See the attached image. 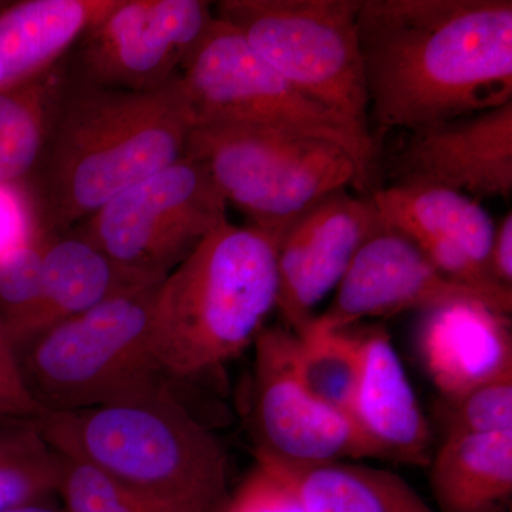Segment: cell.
I'll return each mask as SVG.
<instances>
[{"label":"cell","instance_id":"22","mask_svg":"<svg viewBox=\"0 0 512 512\" xmlns=\"http://www.w3.org/2000/svg\"><path fill=\"white\" fill-rule=\"evenodd\" d=\"M66 84L64 57L32 79L0 87V184L35 174Z\"/></svg>","mask_w":512,"mask_h":512},{"label":"cell","instance_id":"6","mask_svg":"<svg viewBox=\"0 0 512 512\" xmlns=\"http://www.w3.org/2000/svg\"><path fill=\"white\" fill-rule=\"evenodd\" d=\"M177 83L194 127L247 124L329 141L355 160L360 192L375 191L379 153L372 134L296 90L227 20L214 16Z\"/></svg>","mask_w":512,"mask_h":512},{"label":"cell","instance_id":"7","mask_svg":"<svg viewBox=\"0 0 512 512\" xmlns=\"http://www.w3.org/2000/svg\"><path fill=\"white\" fill-rule=\"evenodd\" d=\"M185 157L204 165L249 225L288 229L316 202L353 185L359 168L329 141L247 124L192 127Z\"/></svg>","mask_w":512,"mask_h":512},{"label":"cell","instance_id":"33","mask_svg":"<svg viewBox=\"0 0 512 512\" xmlns=\"http://www.w3.org/2000/svg\"><path fill=\"white\" fill-rule=\"evenodd\" d=\"M3 83V66H2V60H0V86H2Z\"/></svg>","mask_w":512,"mask_h":512},{"label":"cell","instance_id":"2","mask_svg":"<svg viewBox=\"0 0 512 512\" xmlns=\"http://www.w3.org/2000/svg\"><path fill=\"white\" fill-rule=\"evenodd\" d=\"M192 127L177 79L163 89L126 92L67 77L37 167L42 231L82 224L121 192L177 163Z\"/></svg>","mask_w":512,"mask_h":512},{"label":"cell","instance_id":"19","mask_svg":"<svg viewBox=\"0 0 512 512\" xmlns=\"http://www.w3.org/2000/svg\"><path fill=\"white\" fill-rule=\"evenodd\" d=\"M117 0H23L0 9V87L32 79L62 62Z\"/></svg>","mask_w":512,"mask_h":512},{"label":"cell","instance_id":"16","mask_svg":"<svg viewBox=\"0 0 512 512\" xmlns=\"http://www.w3.org/2000/svg\"><path fill=\"white\" fill-rule=\"evenodd\" d=\"M419 352L441 402H456L471 390L512 375L510 315L487 303H447L424 312Z\"/></svg>","mask_w":512,"mask_h":512},{"label":"cell","instance_id":"15","mask_svg":"<svg viewBox=\"0 0 512 512\" xmlns=\"http://www.w3.org/2000/svg\"><path fill=\"white\" fill-rule=\"evenodd\" d=\"M396 183L440 185L468 197H511L512 101L414 131L393 164Z\"/></svg>","mask_w":512,"mask_h":512},{"label":"cell","instance_id":"29","mask_svg":"<svg viewBox=\"0 0 512 512\" xmlns=\"http://www.w3.org/2000/svg\"><path fill=\"white\" fill-rule=\"evenodd\" d=\"M0 414L22 419H39L43 414L30 393L19 350L9 330L0 322Z\"/></svg>","mask_w":512,"mask_h":512},{"label":"cell","instance_id":"3","mask_svg":"<svg viewBox=\"0 0 512 512\" xmlns=\"http://www.w3.org/2000/svg\"><path fill=\"white\" fill-rule=\"evenodd\" d=\"M50 446L84 461L158 512H221L229 498L220 441L171 392L37 419Z\"/></svg>","mask_w":512,"mask_h":512},{"label":"cell","instance_id":"11","mask_svg":"<svg viewBox=\"0 0 512 512\" xmlns=\"http://www.w3.org/2000/svg\"><path fill=\"white\" fill-rule=\"evenodd\" d=\"M254 346L255 453L298 464L379 458L348 413L320 402L299 379L295 333L265 328Z\"/></svg>","mask_w":512,"mask_h":512},{"label":"cell","instance_id":"14","mask_svg":"<svg viewBox=\"0 0 512 512\" xmlns=\"http://www.w3.org/2000/svg\"><path fill=\"white\" fill-rule=\"evenodd\" d=\"M336 289L328 311L312 320L315 328L350 329L363 319L461 301L484 302L501 312L480 292L441 274L412 241L386 227L359 249Z\"/></svg>","mask_w":512,"mask_h":512},{"label":"cell","instance_id":"9","mask_svg":"<svg viewBox=\"0 0 512 512\" xmlns=\"http://www.w3.org/2000/svg\"><path fill=\"white\" fill-rule=\"evenodd\" d=\"M227 205L204 165L184 156L121 192L73 234L124 268L165 279L228 221Z\"/></svg>","mask_w":512,"mask_h":512},{"label":"cell","instance_id":"10","mask_svg":"<svg viewBox=\"0 0 512 512\" xmlns=\"http://www.w3.org/2000/svg\"><path fill=\"white\" fill-rule=\"evenodd\" d=\"M204 0H117L66 59L70 82L126 92L163 89L210 28Z\"/></svg>","mask_w":512,"mask_h":512},{"label":"cell","instance_id":"26","mask_svg":"<svg viewBox=\"0 0 512 512\" xmlns=\"http://www.w3.org/2000/svg\"><path fill=\"white\" fill-rule=\"evenodd\" d=\"M60 456L62 476L56 497H59L64 512H158L127 493L97 468L77 458Z\"/></svg>","mask_w":512,"mask_h":512},{"label":"cell","instance_id":"25","mask_svg":"<svg viewBox=\"0 0 512 512\" xmlns=\"http://www.w3.org/2000/svg\"><path fill=\"white\" fill-rule=\"evenodd\" d=\"M47 234L13 249L0 259V322L19 352L42 296L43 252Z\"/></svg>","mask_w":512,"mask_h":512},{"label":"cell","instance_id":"4","mask_svg":"<svg viewBox=\"0 0 512 512\" xmlns=\"http://www.w3.org/2000/svg\"><path fill=\"white\" fill-rule=\"evenodd\" d=\"M285 232L224 222L165 276L154 303V350L165 377L207 375L254 345L278 303Z\"/></svg>","mask_w":512,"mask_h":512},{"label":"cell","instance_id":"13","mask_svg":"<svg viewBox=\"0 0 512 512\" xmlns=\"http://www.w3.org/2000/svg\"><path fill=\"white\" fill-rule=\"evenodd\" d=\"M384 228L372 198L339 190L302 212L278 248V303L286 326L301 335L316 306L338 288L359 249Z\"/></svg>","mask_w":512,"mask_h":512},{"label":"cell","instance_id":"30","mask_svg":"<svg viewBox=\"0 0 512 512\" xmlns=\"http://www.w3.org/2000/svg\"><path fill=\"white\" fill-rule=\"evenodd\" d=\"M42 234L36 205L20 184H0V259Z\"/></svg>","mask_w":512,"mask_h":512},{"label":"cell","instance_id":"34","mask_svg":"<svg viewBox=\"0 0 512 512\" xmlns=\"http://www.w3.org/2000/svg\"><path fill=\"white\" fill-rule=\"evenodd\" d=\"M0 417H8V416H3V414H0Z\"/></svg>","mask_w":512,"mask_h":512},{"label":"cell","instance_id":"12","mask_svg":"<svg viewBox=\"0 0 512 512\" xmlns=\"http://www.w3.org/2000/svg\"><path fill=\"white\" fill-rule=\"evenodd\" d=\"M384 227L412 241L441 274L480 292L511 315L512 291L494 281L495 222L473 197L420 183H394L370 194Z\"/></svg>","mask_w":512,"mask_h":512},{"label":"cell","instance_id":"1","mask_svg":"<svg viewBox=\"0 0 512 512\" xmlns=\"http://www.w3.org/2000/svg\"><path fill=\"white\" fill-rule=\"evenodd\" d=\"M369 117L420 131L512 101L511 0H362Z\"/></svg>","mask_w":512,"mask_h":512},{"label":"cell","instance_id":"18","mask_svg":"<svg viewBox=\"0 0 512 512\" xmlns=\"http://www.w3.org/2000/svg\"><path fill=\"white\" fill-rule=\"evenodd\" d=\"M163 281L124 268L79 235H47L42 296L22 349L64 320Z\"/></svg>","mask_w":512,"mask_h":512},{"label":"cell","instance_id":"23","mask_svg":"<svg viewBox=\"0 0 512 512\" xmlns=\"http://www.w3.org/2000/svg\"><path fill=\"white\" fill-rule=\"evenodd\" d=\"M62 456L37 419L0 417V512L56 497Z\"/></svg>","mask_w":512,"mask_h":512},{"label":"cell","instance_id":"28","mask_svg":"<svg viewBox=\"0 0 512 512\" xmlns=\"http://www.w3.org/2000/svg\"><path fill=\"white\" fill-rule=\"evenodd\" d=\"M221 512H306L292 485L274 467L255 458V467Z\"/></svg>","mask_w":512,"mask_h":512},{"label":"cell","instance_id":"5","mask_svg":"<svg viewBox=\"0 0 512 512\" xmlns=\"http://www.w3.org/2000/svg\"><path fill=\"white\" fill-rule=\"evenodd\" d=\"M160 285L64 320L20 350L23 375L43 414L121 402L168 384L154 350Z\"/></svg>","mask_w":512,"mask_h":512},{"label":"cell","instance_id":"27","mask_svg":"<svg viewBox=\"0 0 512 512\" xmlns=\"http://www.w3.org/2000/svg\"><path fill=\"white\" fill-rule=\"evenodd\" d=\"M440 416L444 436L512 431V375L491 380L456 402H441Z\"/></svg>","mask_w":512,"mask_h":512},{"label":"cell","instance_id":"32","mask_svg":"<svg viewBox=\"0 0 512 512\" xmlns=\"http://www.w3.org/2000/svg\"><path fill=\"white\" fill-rule=\"evenodd\" d=\"M3 512H64L60 501H56L55 497L45 498V500L33 501V503L19 505L12 510Z\"/></svg>","mask_w":512,"mask_h":512},{"label":"cell","instance_id":"24","mask_svg":"<svg viewBox=\"0 0 512 512\" xmlns=\"http://www.w3.org/2000/svg\"><path fill=\"white\" fill-rule=\"evenodd\" d=\"M363 363V332L309 325L296 335L295 367L306 389L320 402L348 413Z\"/></svg>","mask_w":512,"mask_h":512},{"label":"cell","instance_id":"31","mask_svg":"<svg viewBox=\"0 0 512 512\" xmlns=\"http://www.w3.org/2000/svg\"><path fill=\"white\" fill-rule=\"evenodd\" d=\"M490 272L494 281L512 291V214L508 212L495 228L490 252Z\"/></svg>","mask_w":512,"mask_h":512},{"label":"cell","instance_id":"17","mask_svg":"<svg viewBox=\"0 0 512 512\" xmlns=\"http://www.w3.org/2000/svg\"><path fill=\"white\" fill-rule=\"evenodd\" d=\"M350 417L379 458L429 466L433 431L386 330H363V363Z\"/></svg>","mask_w":512,"mask_h":512},{"label":"cell","instance_id":"20","mask_svg":"<svg viewBox=\"0 0 512 512\" xmlns=\"http://www.w3.org/2000/svg\"><path fill=\"white\" fill-rule=\"evenodd\" d=\"M429 466L441 512H500L512 494V431L447 434Z\"/></svg>","mask_w":512,"mask_h":512},{"label":"cell","instance_id":"8","mask_svg":"<svg viewBox=\"0 0 512 512\" xmlns=\"http://www.w3.org/2000/svg\"><path fill=\"white\" fill-rule=\"evenodd\" d=\"M362 0H222L227 20L286 82L370 133L357 15Z\"/></svg>","mask_w":512,"mask_h":512},{"label":"cell","instance_id":"21","mask_svg":"<svg viewBox=\"0 0 512 512\" xmlns=\"http://www.w3.org/2000/svg\"><path fill=\"white\" fill-rule=\"evenodd\" d=\"M292 485L306 512H434L402 477L349 461L298 464L255 453Z\"/></svg>","mask_w":512,"mask_h":512}]
</instances>
